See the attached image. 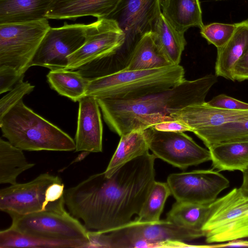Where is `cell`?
Returning <instances> with one entry per match:
<instances>
[{
  "mask_svg": "<svg viewBox=\"0 0 248 248\" xmlns=\"http://www.w3.org/2000/svg\"><path fill=\"white\" fill-rule=\"evenodd\" d=\"M152 127L156 130L166 132H191V128L186 124L173 118L157 123Z\"/></svg>",
  "mask_w": 248,
  "mask_h": 248,
  "instance_id": "cell-35",
  "label": "cell"
},
{
  "mask_svg": "<svg viewBox=\"0 0 248 248\" xmlns=\"http://www.w3.org/2000/svg\"><path fill=\"white\" fill-rule=\"evenodd\" d=\"M238 23L226 24L214 22L203 25L200 29V33L209 44L214 45L217 48L225 45L233 34Z\"/></svg>",
  "mask_w": 248,
  "mask_h": 248,
  "instance_id": "cell-31",
  "label": "cell"
},
{
  "mask_svg": "<svg viewBox=\"0 0 248 248\" xmlns=\"http://www.w3.org/2000/svg\"><path fill=\"white\" fill-rule=\"evenodd\" d=\"M123 0H51L47 19H63L92 16L109 18Z\"/></svg>",
  "mask_w": 248,
  "mask_h": 248,
  "instance_id": "cell-17",
  "label": "cell"
},
{
  "mask_svg": "<svg viewBox=\"0 0 248 248\" xmlns=\"http://www.w3.org/2000/svg\"><path fill=\"white\" fill-rule=\"evenodd\" d=\"M204 233L182 228L166 219L155 223L131 220L107 232H98L96 242L99 248H150L152 244L166 240L189 241Z\"/></svg>",
  "mask_w": 248,
  "mask_h": 248,
  "instance_id": "cell-6",
  "label": "cell"
},
{
  "mask_svg": "<svg viewBox=\"0 0 248 248\" xmlns=\"http://www.w3.org/2000/svg\"><path fill=\"white\" fill-rule=\"evenodd\" d=\"M210 204L176 201L166 219L179 227L204 233L202 228L209 214Z\"/></svg>",
  "mask_w": 248,
  "mask_h": 248,
  "instance_id": "cell-27",
  "label": "cell"
},
{
  "mask_svg": "<svg viewBox=\"0 0 248 248\" xmlns=\"http://www.w3.org/2000/svg\"><path fill=\"white\" fill-rule=\"evenodd\" d=\"M34 87L28 81H23V78L20 79L7 94L0 99V119L23 99L25 95L30 93Z\"/></svg>",
  "mask_w": 248,
  "mask_h": 248,
  "instance_id": "cell-32",
  "label": "cell"
},
{
  "mask_svg": "<svg viewBox=\"0 0 248 248\" xmlns=\"http://www.w3.org/2000/svg\"><path fill=\"white\" fill-rule=\"evenodd\" d=\"M2 136L23 151H73L69 135L34 112L21 100L0 119Z\"/></svg>",
  "mask_w": 248,
  "mask_h": 248,
  "instance_id": "cell-4",
  "label": "cell"
},
{
  "mask_svg": "<svg viewBox=\"0 0 248 248\" xmlns=\"http://www.w3.org/2000/svg\"><path fill=\"white\" fill-rule=\"evenodd\" d=\"M233 81L248 80V49L236 62L233 69Z\"/></svg>",
  "mask_w": 248,
  "mask_h": 248,
  "instance_id": "cell-36",
  "label": "cell"
},
{
  "mask_svg": "<svg viewBox=\"0 0 248 248\" xmlns=\"http://www.w3.org/2000/svg\"><path fill=\"white\" fill-rule=\"evenodd\" d=\"M171 65L156 43L153 32L150 31L142 35L134 45L123 69L148 70Z\"/></svg>",
  "mask_w": 248,
  "mask_h": 248,
  "instance_id": "cell-19",
  "label": "cell"
},
{
  "mask_svg": "<svg viewBox=\"0 0 248 248\" xmlns=\"http://www.w3.org/2000/svg\"><path fill=\"white\" fill-rule=\"evenodd\" d=\"M160 4L163 16L180 32L204 25L199 0H162Z\"/></svg>",
  "mask_w": 248,
  "mask_h": 248,
  "instance_id": "cell-20",
  "label": "cell"
},
{
  "mask_svg": "<svg viewBox=\"0 0 248 248\" xmlns=\"http://www.w3.org/2000/svg\"><path fill=\"white\" fill-rule=\"evenodd\" d=\"M29 162L23 150L9 141L0 140V184H16L17 177L25 171L33 167Z\"/></svg>",
  "mask_w": 248,
  "mask_h": 248,
  "instance_id": "cell-26",
  "label": "cell"
},
{
  "mask_svg": "<svg viewBox=\"0 0 248 248\" xmlns=\"http://www.w3.org/2000/svg\"><path fill=\"white\" fill-rule=\"evenodd\" d=\"M194 133L206 146L248 139V119L206 128Z\"/></svg>",
  "mask_w": 248,
  "mask_h": 248,
  "instance_id": "cell-28",
  "label": "cell"
},
{
  "mask_svg": "<svg viewBox=\"0 0 248 248\" xmlns=\"http://www.w3.org/2000/svg\"><path fill=\"white\" fill-rule=\"evenodd\" d=\"M50 27L47 18L0 24V65L11 66L24 75Z\"/></svg>",
  "mask_w": 248,
  "mask_h": 248,
  "instance_id": "cell-8",
  "label": "cell"
},
{
  "mask_svg": "<svg viewBox=\"0 0 248 248\" xmlns=\"http://www.w3.org/2000/svg\"><path fill=\"white\" fill-rule=\"evenodd\" d=\"M126 37L117 22L109 18L88 24L83 45L67 57L66 70H76L90 62L115 54L125 44Z\"/></svg>",
  "mask_w": 248,
  "mask_h": 248,
  "instance_id": "cell-9",
  "label": "cell"
},
{
  "mask_svg": "<svg viewBox=\"0 0 248 248\" xmlns=\"http://www.w3.org/2000/svg\"><path fill=\"white\" fill-rule=\"evenodd\" d=\"M170 116L187 125L194 132L227 123L248 119V110H234L211 107L205 102L187 106Z\"/></svg>",
  "mask_w": 248,
  "mask_h": 248,
  "instance_id": "cell-16",
  "label": "cell"
},
{
  "mask_svg": "<svg viewBox=\"0 0 248 248\" xmlns=\"http://www.w3.org/2000/svg\"><path fill=\"white\" fill-rule=\"evenodd\" d=\"M152 31L156 43L173 65H179L186 45L184 34L177 30L161 14Z\"/></svg>",
  "mask_w": 248,
  "mask_h": 248,
  "instance_id": "cell-24",
  "label": "cell"
},
{
  "mask_svg": "<svg viewBox=\"0 0 248 248\" xmlns=\"http://www.w3.org/2000/svg\"><path fill=\"white\" fill-rule=\"evenodd\" d=\"M149 147L144 130L132 131L121 136L117 149L104 171L111 176L122 166L149 152Z\"/></svg>",
  "mask_w": 248,
  "mask_h": 248,
  "instance_id": "cell-23",
  "label": "cell"
},
{
  "mask_svg": "<svg viewBox=\"0 0 248 248\" xmlns=\"http://www.w3.org/2000/svg\"><path fill=\"white\" fill-rule=\"evenodd\" d=\"M202 230L207 243L248 238V194L234 188L217 199L210 204Z\"/></svg>",
  "mask_w": 248,
  "mask_h": 248,
  "instance_id": "cell-7",
  "label": "cell"
},
{
  "mask_svg": "<svg viewBox=\"0 0 248 248\" xmlns=\"http://www.w3.org/2000/svg\"><path fill=\"white\" fill-rule=\"evenodd\" d=\"M167 183L176 201L210 204L224 189L229 181L213 170H195L170 174Z\"/></svg>",
  "mask_w": 248,
  "mask_h": 248,
  "instance_id": "cell-13",
  "label": "cell"
},
{
  "mask_svg": "<svg viewBox=\"0 0 248 248\" xmlns=\"http://www.w3.org/2000/svg\"><path fill=\"white\" fill-rule=\"evenodd\" d=\"M87 25L65 24L60 27H50L42 39L31 66H43L51 71L65 69L67 57L85 42Z\"/></svg>",
  "mask_w": 248,
  "mask_h": 248,
  "instance_id": "cell-11",
  "label": "cell"
},
{
  "mask_svg": "<svg viewBox=\"0 0 248 248\" xmlns=\"http://www.w3.org/2000/svg\"><path fill=\"white\" fill-rule=\"evenodd\" d=\"M75 152H102L103 124L96 98L85 95L78 101Z\"/></svg>",
  "mask_w": 248,
  "mask_h": 248,
  "instance_id": "cell-15",
  "label": "cell"
},
{
  "mask_svg": "<svg viewBox=\"0 0 248 248\" xmlns=\"http://www.w3.org/2000/svg\"><path fill=\"white\" fill-rule=\"evenodd\" d=\"M171 194L167 183L155 181L144 204L135 219L142 223L159 221L167 199Z\"/></svg>",
  "mask_w": 248,
  "mask_h": 248,
  "instance_id": "cell-29",
  "label": "cell"
},
{
  "mask_svg": "<svg viewBox=\"0 0 248 248\" xmlns=\"http://www.w3.org/2000/svg\"><path fill=\"white\" fill-rule=\"evenodd\" d=\"M208 149L214 169L242 172L248 169V139L216 144Z\"/></svg>",
  "mask_w": 248,
  "mask_h": 248,
  "instance_id": "cell-22",
  "label": "cell"
},
{
  "mask_svg": "<svg viewBox=\"0 0 248 248\" xmlns=\"http://www.w3.org/2000/svg\"><path fill=\"white\" fill-rule=\"evenodd\" d=\"M51 0H0V24L20 23L46 17Z\"/></svg>",
  "mask_w": 248,
  "mask_h": 248,
  "instance_id": "cell-21",
  "label": "cell"
},
{
  "mask_svg": "<svg viewBox=\"0 0 248 248\" xmlns=\"http://www.w3.org/2000/svg\"><path fill=\"white\" fill-rule=\"evenodd\" d=\"M0 248H67L66 244L33 237L11 227L0 232Z\"/></svg>",
  "mask_w": 248,
  "mask_h": 248,
  "instance_id": "cell-30",
  "label": "cell"
},
{
  "mask_svg": "<svg viewBox=\"0 0 248 248\" xmlns=\"http://www.w3.org/2000/svg\"><path fill=\"white\" fill-rule=\"evenodd\" d=\"M184 79L185 70L180 64L148 70L123 69L90 80L86 95L134 99L169 89Z\"/></svg>",
  "mask_w": 248,
  "mask_h": 248,
  "instance_id": "cell-3",
  "label": "cell"
},
{
  "mask_svg": "<svg viewBox=\"0 0 248 248\" xmlns=\"http://www.w3.org/2000/svg\"><path fill=\"white\" fill-rule=\"evenodd\" d=\"M10 227L33 237L63 242L69 248H88V230L65 208L11 217Z\"/></svg>",
  "mask_w": 248,
  "mask_h": 248,
  "instance_id": "cell-5",
  "label": "cell"
},
{
  "mask_svg": "<svg viewBox=\"0 0 248 248\" xmlns=\"http://www.w3.org/2000/svg\"><path fill=\"white\" fill-rule=\"evenodd\" d=\"M217 78L211 74L193 80L185 79L171 88L134 99H96L106 123L121 137L132 131L145 129L151 116H170L187 106L204 103Z\"/></svg>",
  "mask_w": 248,
  "mask_h": 248,
  "instance_id": "cell-2",
  "label": "cell"
},
{
  "mask_svg": "<svg viewBox=\"0 0 248 248\" xmlns=\"http://www.w3.org/2000/svg\"><path fill=\"white\" fill-rule=\"evenodd\" d=\"M161 0H160V1H161Z\"/></svg>",
  "mask_w": 248,
  "mask_h": 248,
  "instance_id": "cell-39",
  "label": "cell"
},
{
  "mask_svg": "<svg viewBox=\"0 0 248 248\" xmlns=\"http://www.w3.org/2000/svg\"><path fill=\"white\" fill-rule=\"evenodd\" d=\"M206 102L209 106L217 108L234 110H248V103L224 94L217 95Z\"/></svg>",
  "mask_w": 248,
  "mask_h": 248,
  "instance_id": "cell-34",
  "label": "cell"
},
{
  "mask_svg": "<svg viewBox=\"0 0 248 248\" xmlns=\"http://www.w3.org/2000/svg\"><path fill=\"white\" fill-rule=\"evenodd\" d=\"M46 78L51 89L75 102L86 95L90 82L76 70H50Z\"/></svg>",
  "mask_w": 248,
  "mask_h": 248,
  "instance_id": "cell-25",
  "label": "cell"
},
{
  "mask_svg": "<svg viewBox=\"0 0 248 248\" xmlns=\"http://www.w3.org/2000/svg\"><path fill=\"white\" fill-rule=\"evenodd\" d=\"M243 172V183L241 187L242 189L248 194V169L246 170Z\"/></svg>",
  "mask_w": 248,
  "mask_h": 248,
  "instance_id": "cell-38",
  "label": "cell"
},
{
  "mask_svg": "<svg viewBox=\"0 0 248 248\" xmlns=\"http://www.w3.org/2000/svg\"><path fill=\"white\" fill-rule=\"evenodd\" d=\"M24 77L14 67L0 65V93L11 91Z\"/></svg>",
  "mask_w": 248,
  "mask_h": 248,
  "instance_id": "cell-33",
  "label": "cell"
},
{
  "mask_svg": "<svg viewBox=\"0 0 248 248\" xmlns=\"http://www.w3.org/2000/svg\"><path fill=\"white\" fill-rule=\"evenodd\" d=\"M214 248L248 247V241L235 240L222 244L213 245Z\"/></svg>",
  "mask_w": 248,
  "mask_h": 248,
  "instance_id": "cell-37",
  "label": "cell"
},
{
  "mask_svg": "<svg viewBox=\"0 0 248 248\" xmlns=\"http://www.w3.org/2000/svg\"><path fill=\"white\" fill-rule=\"evenodd\" d=\"M61 179L58 176L44 173L29 182L16 183L1 189L0 210L12 217L64 207V202L48 205L46 199L49 186Z\"/></svg>",
  "mask_w": 248,
  "mask_h": 248,
  "instance_id": "cell-12",
  "label": "cell"
},
{
  "mask_svg": "<svg viewBox=\"0 0 248 248\" xmlns=\"http://www.w3.org/2000/svg\"><path fill=\"white\" fill-rule=\"evenodd\" d=\"M161 13L160 0H123L109 18L115 20L124 32L125 44H135L142 35L153 31Z\"/></svg>",
  "mask_w": 248,
  "mask_h": 248,
  "instance_id": "cell-14",
  "label": "cell"
},
{
  "mask_svg": "<svg viewBox=\"0 0 248 248\" xmlns=\"http://www.w3.org/2000/svg\"><path fill=\"white\" fill-rule=\"evenodd\" d=\"M155 158L148 152L109 177L96 173L67 189L69 213L90 231L107 232L127 224L139 215L155 181Z\"/></svg>",
  "mask_w": 248,
  "mask_h": 248,
  "instance_id": "cell-1",
  "label": "cell"
},
{
  "mask_svg": "<svg viewBox=\"0 0 248 248\" xmlns=\"http://www.w3.org/2000/svg\"><path fill=\"white\" fill-rule=\"evenodd\" d=\"M217 49L215 75L233 81V67L248 49V19L238 22L233 34L228 42Z\"/></svg>",
  "mask_w": 248,
  "mask_h": 248,
  "instance_id": "cell-18",
  "label": "cell"
},
{
  "mask_svg": "<svg viewBox=\"0 0 248 248\" xmlns=\"http://www.w3.org/2000/svg\"><path fill=\"white\" fill-rule=\"evenodd\" d=\"M149 150L156 158L181 169L211 160L209 150L202 147L184 132L144 130Z\"/></svg>",
  "mask_w": 248,
  "mask_h": 248,
  "instance_id": "cell-10",
  "label": "cell"
}]
</instances>
